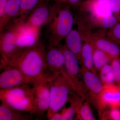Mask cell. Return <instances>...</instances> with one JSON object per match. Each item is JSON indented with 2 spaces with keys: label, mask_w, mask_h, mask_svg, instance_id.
<instances>
[{
  "label": "cell",
  "mask_w": 120,
  "mask_h": 120,
  "mask_svg": "<svg viewBox=\"0 0 120 120\" xmlns=\"http://www.w3.org/2000/svg\"><path fill=\"white\" fill-rule=\"evenodd\" d=\"M46 51L44 45L39 41L32 47L20 49L8 66L19 69L33 80V85L42 80L49 81L51 79L46 74Z\"/></svg>",
  "instance_id": "6da1fadb"
},
{
  "label": "cell",
  "mask_w": 120,
  "mask_h": 120,
  "mask_svg": "<svg viewBox=\"0 0 120 120\" xmlns=\"http://www.w3.org/2000/svg\"><path fill=\"white\" fill-rule=\"evenodd\" d=\"M70 5L58 0L50 5V13L47 26L49 45L57 47L72 30L74 18Z\"/></svg>",
  "instance_id": "7a4b0ae2"
},
{
  "label": "cell",
  "mask_w": 120,
  "mask_h": 120,
  "mask_svg": "<svg viewBox=\"0 0 120 120\" xmlns=\"http://www.w3.org/2000/svg\"><path fill=\"white\" fill-rule=\"evenodd\" d=\"M29 84H24L15 87L0 90V99L15 109L34 114L36 108L34 87Z\"/></svg>",
  "instance_id": "3957f363"
},
{
  "label": "cell",
  "mask_w": 120,
  "mask_h": 120,
  "mask_svg": "<svg viewBox=\"0 0 120 120\" xmlns=\"http://www.w3.org/2000/svg\"><path fill=\"white\" fill-rule=\"evenodd\" d=\"M49 83L50 101L47 117L50 120L64 105L68 101L70 95L76 92L71 84L61 75H57Z\"/></svg>",
  "instance_id": "277c9868"
},
{
  "label": "cell",
  "mask_w": 120,
  "mask_h": 120,
  "mask_svg": "<svg viewBox=\"0 0 120 120\" xmlns=\"http://www.w3.org/2000/svg\"><path fill=\"white\" fill-rule=\"evenodd\" d=\"M46 74L51 76L61 75L77 94V87L66 69L64 54L58 47L49 45L46 51Z\"/></svg>",
  "instance_id": "5b68a950"
},
{
  "label": "cell",
  "mask_w": 120,
  "mask_h": 120,
  "mask_svg": "<svg viewBox=\"0 0 120 120\" xmlns=\"http://www.w3.org/2000/svg\"><path fill=\"white\" fill-rule=\"evenodd\" d=\"M6 30L1 32L0 38V68L4 69L8 65L9 61L20 50L15 43L17 27L12 24L7 26Z\"/></svg>",
  "instance_id": "8992f818"
},
{
  "label": "cell",
  "mask_w": 120,
  "mask_h": 120,
  "mask_svg": "<svg viewBox=\"0 0 120 120\" xmlns=\"http://www.w3.org/2000/svg\"><path fill=\"white\" fill-rule=\"evenodd\" d=\"M62 51L64 56L65 65L67 71L74 82L77 89V94L84 100H87L88 94L83 83L80 81L81 76L79 60L73 53L68 49L65 45L57 46Z\"/></svg>",
  "instance_id": "52a82bcc"
},
{
  "label": "cell",
  "mask_w": 120,
  "mask_h": 120,
  "mask_svg": "<svg viewBox=\"0 0 120 120\" xmlns=\"http://www.w3.org/2000/svg\"><path fill=\"white\" fill-rule=\"evenodd\" d=\"M80 71L88 94V101L90 102L96 107L104 84L97 74L89 71L83 65L80 68Z\"/></svg>",
  "instance_id": "ba28073f"
},
{
  "label": "cell",
  "mask_w": 120,
  "mask_h": 120,
  "mask_svg": "<svg viewBox=\"0 0 120 120\" xmlns=\"http://www.w3.org/2000/svg\"><path fill=\"white\" fill-rule=\"evenodd\" d=\"M107 107H120V87L117 84H104L96 107L100 119Z\"/></svg>",
  "instance_id": "9c48e42d"
},
{
  "label": "cell",
  "mask_w": 120,
  "mask_h": 120,
  "mask_svg": "<svg viewBox=\"0 0 120 120\" xmlns=\"http://www.w3.org/2000/svg\"><path fill=\"white\" fill-rule=\"evenodd\" d=\"M34 82L16 67L8 66L0 75V90H7Z\"/></svg>",
  "instance_id": "30bf717a"
},
{
  "label": "cell",
  "mask_w": 120,
  "mask_h": 120,
  "mask_svg": "<svg viewBox=\"0 0 120 120\" xmlns=\"http://www.w3.org/2000/svg\"><path fill=\"white\" fill-rule=\"evenodd\" d=\"M49 82L42 80L32 85L34 88L35 97V113L39 116H43L49 108L50 94Z\"/></svg>",
  "instance_id": "8fae6325"
},
{
  "label": "cell",
  "mask_w": 120,
  "mask_h": 120,
  "mask_svg": "<svg viewBox=\"0 0 120 120\" xmlns=\"http://www.w3.org/2000/svg\"><path fill=\"white\" fill-rule=\"evenodd\" d=\"M39 30L24 23L18 28L15 36V43L20 49L34 46L39 41Z\"/></svg>",
  "instance_id": "7c38bea8"
},
{
  "label": "cell",
  "mask_w": 120,
  "mask_h": 120,
  "mask_svg": "<svg viewBox=\"0 0 120 120\" xmlns=\"http://www.w3.org/2000/svg\"><path fill=\"white\" fill-rule=\"evenodd\" d=\"M49 1H45L37 5L28 15L24 23L32 27L40 29L47 24L50 13Z\"/></svg>",
  "instance_id": "4fadbf2b"
},
{
  "label": "cell",
  "mask_w": 120,
  "mask_h": 120,
  "mask_svg": "<svg viewBox=\"0 0 120 120\" xmlns=\"http://www.w3.org/2000/svg\"><path fill=\"white\" fill-rule=\"evenodd\" d=\"M87 41L91 43L94 49L103 51L113 59L118 58L120 55V46L112 41L103 38H98Z\"/></svg>",
  "instance_id": "5bb4252c"
},
{
  "label": "cell",
  "mask_w": 120,
  "mask_h": 120,
  "mask_svg": "<svg viewBox=\"0 0 120 120\" xmlns=\"http://www.w3.org/2000/svg\"><path fill=\"white\" fill-rule=\"evenodd\" d=\"M21 0H8L4 15L0 19V31L3 30L9 23L17 17L20 8Z\"/></svg>",
  "instance_id": "9a60e30c"
},
{
  "label": "cell",
  "mask_w": 120,
  "mask_h": 120,
  "mask_svg": "<svg viewBox=\"0 0 120 120\" xmlns=\"http://www.w3.org/2000/svg\"><path fill=\"white\" fill-rule=\"evenodd\" d=\"M65 39V45L67 48L80 60L83 45L82 35L79 31L76 30H72Z\"/></svg>",
  "instance_id": "2e32d148"
},
{
  "label": "cell",
  "mask_w": 120,
  "mask_h": 120,
  "mask_svg": "<svg viewBox=\"0 0 120 120\" xmlns=\"http://www.w3.org/2000/svg\"><path fill=\"white\" fill-rule=\"evenodd\" d=\"M94 48L91 43L87 41L83 45L80 61L82 62V65L89 71L97 75V71L95 68L94 64Z\"/></svg>",
  "instance_id": "e0dca14e"
},
{
  "label": "cell",
  "mask_w": 120,
  "mask_h": 120,
  "mask_svg": "<svg viewBox=\"0 0 120 120\" xmlns=\"http://www.w3.org/2000/svg\"><path fill=\"white\" fill-rule=\"evenodd\" d=\"M91 2L102 13H117L120 11V0H91Z\"/></svg>",
  "instance_id": "ac0fdd59"
},
{
  "label": "cell",
  "mask_w": 120,
  "mask_h": 120,
  "mask_svg": "<svg viewBox=\"0 0 120 120\" xmlns=\"http://www.w3.org/2000/svg\"><path fill=\"white\" fill-rule=\"evenodd\" d=\"M20 112L4 102H1L0 105V120H28L30 119L29 115Z\"/></svg>",
  "instance_id": "d6986e66"
},
{
  "label": "cell",
  "mask_w": 120,
  "mask_h": 120,
  "mask_svg": "<svg viewBox=\"0 0 120 120\" xmlns=\"http://www.w3.org/2000/svg\"><path fill=\"white\" fill-rule=\"evenodd\" d=\"M46 0H21L20 8L19 15L13 20L20 25L26 22V20L30 12L41 2ZM49 1L50 0H47Z\"/></svg>",
  "instance_id": "ffe728a7"
},
{
  "label": "cell",
  "mask_w": 120,
  "mask_h": 120,
  "mask_svg": "<svg viewBox=\"0 0 120 120\" xmlns=\"http://www.w3.org/2000/svg\"><path fill=\"white\" fill-rule=\"evenodd\" d=\"M113 60L108 54L100 50L94 49V61L95 68L97 71Z\"/></svg>",
  "instance_id": "44dd1931"
},
{
  "label": "cell",
  "mask_w": 120,
  "mask_h": 120,
  "mask_svg": "<svg viewBox=\"0 0 120 120\" xmlns=\"http://www.w3.org/2000/svg\"><path fill=\"white\" fill-rule=\"evenodd\" d=\"M89 102L85 101L79 107L76 111V120H95L92 110L89 105Z\"/></svg>",
  "instance_id": "7402d4cb"
},
{
  "label": "cell",
  "mask_w": 120,
  "mask_h": 120,
  "mask_svg": "<svg viewBox=\"0 0 120 120\" xmlns=\"http://www.w3.org/2000/svg\"><path fill=\"white\" fill-rule=\"evenodd\" d=\"M99 71V78L103 84H113L116 82L114 72L111 64L105 65Z\"/></svg>",
  "instance_id": "603a6c76"
},
{
  "label": "cell",
  "mask_w": 120,
  "mask_h": 120,
  "mask_svg": "<svg viewBox=\"0 0 120 120\" xmlns=\"http://www.w3.org/2000/svg\"><path fill=\"white\" fill-rule=\"evenodd\" d=\"M101 120H120V110L119 108H111L106 110L101 116Z\"/></svg>",
  "instance_id": "cb8c5ba5"
},
{
  "label": "cell",
  "mask_w": 120,
  "mask_h": 120,
  "mask_svg": "<svg viewBox=\"0 0 120 120\" xmlns=\"http://www.w3.org/2000/svg\"><path fill=\"white\" fill-rule=\"evenodd\" d=\"M101 23L102 26L104 28H109L116 25L117 19L113 15H109L101 19Z\"/></svg>",
  "instance_id": "d4e9b609"
},
{
  "label": "cell",
  "mask_w": 120,
  "mask_h": 120,
  "mask_svg": "<svg viewBox=\"0 0 120 120\" xmlns=\"http://www.w3.org/2000/svg\"><path fill=\"white\" fill-rule=\"evenodd\" d=\"M111 65L113 69L115 75L116 82L120 87V60L119 58H114L111 62Z\"/></svg>",
  "instance_id": "484cf974"
},
{
  "label": "cell",
  "mask_w": 120,
  "mask_h": 120,
  "mask_svg": "<svg viewBox=\"0 0 120 120\" xmlns=\"http://www.w3.org/2000/svg\"><path fill=\"white\" fill-rule=\"evenodd\" d=\"M110 34L114 41L120 45V23L114 26Z\"/></svg>",
  "instance_id": "4316f807"
},
{
  "label": "cell",
  "mask_w": 120,
  "mask_h": 120,
  "mask_svg": "<svg viewBox=\"0 0 120 120\" xmlns=\"http://www.w3.org/2000/svg\"><path fill=\"white\" fill-rule=\"evenodd\" d=\"M8 1V0H0V19L4 15Z\"/></svg>",
  "instance_id": "83f0119b"
},
{
  "label": "cell",
  "mask_w": 120,
  "mask_h": 120,
  "mask_svg": "<svg viewBox=\"0 0 120 120\" xmlns=\"http://www.w3.org/2000/svg\"><path fill=\"white\" fill-rule=\"evenodd\" d=\"M62 2H65L70 5H75L82 2V1L84 0H58Z\"/></svg>",
  "instance_id": "f1b7e54d"
},
{
  "label": "cell",
  "mask_w": 120,
  "mask_h": 120,
  "mask_svg": "<svg viewBox=\"0 0 120 120\" xmlns=\"http://www.w3.org/2000/svg\"><path fill=\"white\" fill-rule=\"evenodd\" d=\"M50 120H62V115L61 113H56L52 117Z\"/></svg>",
  "instance_id": "f546056e"
},
{
  "label": "cell",
  "mask_w": 120,
  "mask_h": 120,
  "mask_svg": "<svg viewBox=\"0 0 120 120\" xmlns=\"http://www.w3.org/2000/svg\"></svg>",
  "instance_id": "4dcf8cb0"
}]
</instances>
